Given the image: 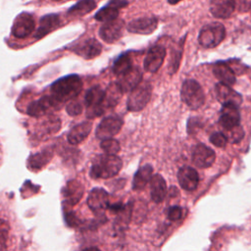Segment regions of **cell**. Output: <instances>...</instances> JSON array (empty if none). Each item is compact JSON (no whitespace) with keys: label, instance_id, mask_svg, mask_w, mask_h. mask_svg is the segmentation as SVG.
I'll return each mask as SVG.
<instances>
[{"label":"cell","instance_id":"6da1fadb","mask_svg":"<svg viewBox=\"0 0 251 251\" xmlns=\"http://www.w3.org/2000/svg\"><path fill=\"white\" fill-rule=\"evenodd\" d=\"M23 238V228L10 204L0 199V251L20 248Z\"/></svg>","mask_w":251,"mask_h":251},{"label":"cell","instance_id":"7a4b0ae2","mask_svg":"<svg viewBox=\"0 0 251 251\" xmlns=\"http://www.w3.org/2000/svg\"><path fill=\"white\" fill-rule=\"evenodd\" d=\"M122 160L113 154L98 156L91 167L90 176L94 178H109L116 176L122 169Z\"/></svg>","mask_w":251,"mask_h":251},{"label":"cell","instance_id":"3957f363","mask_svg":"<svg viewBox=\"0 0 251 251\" xmlns=\"http://www.w3.org/2000/svg\"><path fill=\"white\" fill-rule=\"evenodd\" d=\"M82 83L77 75H70L56 81L52 85V93L56 99L66 101L75 97L81 90Z\"/></svg>","mask_w":251,"mask_h":251},{"label":"cell","instance_id":"277c9868","mask_svg":"<svg viewBox=\"0 0 251 251\" xmlns=\"http://www.w3.org/2000/svg\"><path fill=\"white\" fill-rule=\"evenodd\" d=\"M182 101L192 110H197L205 102V94L201 85L194 79H186L181 86Z\"/></svg>","mask_w":251,"mask_h":251},{"label":"cell","instance_id":"5b68a950","mask_svg":"<svg viewBox=\"0 0 251 251\" xmlns=\"http://www.w3.org/2000/svg\"><path fill=\"white\" fill-rule=\"evenodd\" d=\"M226 37V28L221 23H211L204 25L198 35V42L205 48L218 46Z\"/></svg>","mask_w":251,"mask_h":251},{"label":"cell","instance_id":"8992f818","mask_svg":"<svg viewBox=\"0 0 251 251\" xmlns=\"http://www.w3.org/2000/svg\"><path fill=\"white\" fill-rule=\"evenodd\" d=\"M152 87L149 82H140L133 89L129 91V95L126 102L128 111L137 112L141 111L149 102L151 98Z\"/></svg>","mask_w":251,"mask_h":251},{"label":"cell","instance_id":"52a82bcc","mask_svg":"<svg viewBox=\"0 0 251 251\" xmlns=\"http://www.w3.org/2000/svg\"><path fill=\"white\" fill-rule=\"evenodd\" d=\"M105 91H103L99 86H94L89 89L85 96V104L87 107V116L94 118L100 116L104 112V102Z\"/></svg>","mask_w":251,"mask_h":251},{"label":"cell","instance_id":"ba28073f","mask_svg":"<svg viewBox=\"0 0 251 251\" xmlns=\"http://www.w3.org/2000/svg\"><path fill=\"white\" fill-rule=\"evenodd\" d=\"M124 28L125 22L117 18L115 20L105 22V24L99 29V35L104 41L113 43L122 37Z\"/></svg>","mask_w":251,"mask_h":251},{"label":"cell","instance_id":"9c48e42d","mask_svg":"<svg viewBox=\"0 0 251 251\" xmlns=\"http://www.w3.org/2000/svg\"><path fill=\"white\" fill-rule=\"evenodd\" d=\"M123 120L118 116H110L102 120L96 129V136L100 139L116 135L122 128Z\"/></svg>","mask_w":251,"mask_h":251},{"label":"cell","instance_id":"30bf717a","mask_svg":"<svg viewBox=\"0 0 251 251\" xmlns=\"http://www.w3.org/2000/svg\"><path fill=\"white\" fill-rule=\"evenodd\" d=\"M35 22L31 14L24 12L20 14L13 25L12 33L18 38H23L29 35L34 29Z\"/></svg>","mask_w":251,"mask_h":251},{"label":"cell","instance_id":"8fae6325","mask_svg":"<svg viewBox=\"0 0 251 251\" xmlns=\"http://www.w3.org/2000/svg\"><path fill=\"white\" fill-rule=\"evenodd\" d=\"M216 154L213 149L206 146L205 144H197L192 151V162L193 164L201 169L211 167L215 162Z\"/></svg>","mask_w":251,"mask_h":251},{"label":"cell","instance_id":"7c38bea8","mask_svg":"<svg viewBox=\"0 0 251 251\" xmlns=\"http://www.w3.org/2000/svg\"><path fill=\"white\" fill-rule=\"evenodd\" d=\"M166 57V49L161 45H155L149 49L144 59V69L149 73H156L162 66Z\"/></svg>","mask_w":251,"mask_h":251},{"label":"cell","instance_id":"4fadbf2b","mask_svg":"<svg viewBox=\"0 0 251 251\" xmlns=\"http://www.w3.org/2000/svg\"><path fill=\"white\" fill-rule=\"evenodd\" d=\"M158 25V20L155 17H141L132 20L127 24V30L132 33L150 34Z\"/></svg>","mask_w":251,"mask_h":251},{"label":"cell","instance_id":"5bb4252c","mask_svg":"<svg viewBox=\"0 0 251 251\" xmlns=\"http://www.w3.org/2000/svg\"><path fill=\"white\" fill-rule=\"evenodd\" d=\"M118 85L123 92H128L138 85L142 80V74L136 67H131L122 75H118Z\"/></svg>","mask_w":251,"mask_h":251},{"label":"cell","instance_id":"9a60e30c","mask_svg":"<svg viewBox=\"0 0 251 251\" xmlns=\"http://www.w3.org/2000/svg\"><path fill=\"white\" fill-rule=\"evenodd\" d=\"M219 122L224 129H227L239 125L240 114L238 111V106L230 103L223 104Z\"/></svg>","mask_w":251,"mask_h":251},{"label":"cell","instance_id":"2e32d148","mask_svg":"<svg viewBox=\"0 0 251 251\" xmlns=\"http://www.w3.org/2000/svg\"><path fill=\"white\" fill-rule=\"evenodd\" d=\"M127 4L128 2L126 0H111L108 5L95 14V19L104 23L115 20L119 16V10L126 7Z\"/></svg>","mask_w":251,"mask_h":251},{"label":"cell","instance_id":"e0dca14e","mask_svg":"<svg viewBox=\"0 0 251 251\" xmlns=\"http://www.w3.org/2000/svg\"><path fill=\"white\" fill-rule=\"evenodd\" d=\"M177 179L181 188L187 191L194 190L199 183L198 173L188 166H184L178 170Z\"/></svg>","mask_w":251,"mask_h":251},{"label":"cell","instance_id":"ac0fdd59","mask_svg":"<svg viewBox=\"0 0 251 251\" xmlns=\"http://www.w3.org/2000/svg\"><path fill=\"white\" fill-rule=\"evenodd\" d=\"M215 90H216L217 99L222 104L230 103V104H235L239 106V104L242 101L241 95L238 92L234 91L229 85H226L225 83H222V82L217 83Z\"/></svg>","mask_w":251,"mask_h":251},{"label":"cell","instance_id":"d6986e66","mask_svg":"<svg viewBox=\"0 0 251 251\" xmlns=\"http://www.w3.org/2000/svg\"><path fill=\"white\" fill-rule=\"evenodd\" d=\"M235 0H211L210 12L215 18L227 19L235 9Z\"/></svg>","mask_w":251,"mask_h":251},{"label":"cell","instance_id":"ffe728a7","mask_svg":"<svg viewBox=\"0 0 251 251\" xmlns=\"http://www.w3.org/2000/svg\"><path fill=\"white\" fill-rule=\"evenodd\" d=\"M87 203L91 210L102 211L109 206V195L102 188H94L88 196Z\"/></svg>","mask_w":251,"mask_h":251},{"label":"cell","instance_id":"44dd1931","mask_svg":"<svg viewBox=\"0 0 251 251\" xmlns=\"http://www.w3.org/2000/svg\"><path fill=\"white\" fill-rule=\"evenodd\" d=\"M150 194L155 203L162 202L167 195V185L164 177L160 175H154L150 178Z\"/></svg>","mask_w":251,"mask_h":251},{"label":"cell","instance_id":"7402d4cb","mask_svg":"<svg viewBox=\"0 0 251 251\" xmlns=\"http://www.w3.org/2000/svg\"><path fill=\"white\" fill-rule=\"evenodd\" d=\"M102 46L101 44L94 38H89L84 40L82 43L78 44L75 51L82 56L85 59H91L98 56L101 53Z\"/></svg>","mask_w":251,"mask_h":251},{"label":"cell","instance_id":"603a6c76","mask_svg":"<svg viewBox=\"0 0 251 251\" xmlns=\"http://www.w3.org/2000/svg\"><path fill=\"white\" fill-rule=\"evenodd\" d=\"M213 73L222 83H225L229 86L235 83L234 72L226 63L215 64L213 67Z\"/></svg>","mask_w":251,"mask_h":251},{"label":"cell","instance_id":"cb8c5ba5","mask_svg":"<svg viewBox=\"0 0 251 251\" xmlns=\"http://www.w3.org/2000/svg\"><path fill=\"white\" fill-rule=\"evenodd\" d=\"M153 174V168L150 165H145L140 167L135 173L132 180V189L141 190L150 181Z\"/></svg>","mask_w":251,"mask_h":251},{"label":"cell","instance_id":"d4e9b609","mask_svg":"<svg viewBox=\"0 0 251 251\" xmlns=\"http://www.w3.org/2000/svg\"><path fill=\"white\" fill-rule=\"evenodd\" d=\"M59 22H60L59 16L55 14H50L42 17L39 22V27L35 33V37L37 38L42 37L46 33L50 32L51 30L57 27V25H59Z\"/></svg>","mask_w":251,"mask_h":251},{"label":"cell","instance_id":"484cf974","mask_svg":"<svg viewBox=\"0 0 251 251\" xmlns=\"http://www.w3.org/2000/svg\"><path fill=\"white\" fill-rule=\"evenodd\" d=\"M91 130V124L90 123H82L75 127H74L70 134H69V140L70 142L75 144L81 142L90 132Z\"/></svg>","mask_w":251,"mask_h":251},{"label":"cell","instance_id":"4316f807","mask_svg":"<svg viewBox=\"0 0 251 251\" xmlns=\"http://www.w3.org/2000/svg\"><path fill=\"white\" fill-rule=\"evenodd\" d=\"M95 8L96 2L94 0H80L69 10V15L83 16L85 14H88Z\"/></svg>","mask_w":251,"mask_h":251},{"label":"cell","instance_id":"83f0119b","mask_svg":"<svg viewBox=\"0 0 251 251\" xmlns=\"http://www.w3.org/2000/svg\"><path fill=\"white\" fill-rule=\"evenodd\" d=\"M123 94V91L119 87L118 83H112L108 87V89L105 92V98L104 102H106L107 107H114L118 101L120 100L121 96Z\"/></svg>","mask_w":251,"mask_h":251},{"label":"cell","instance_id":"f1b7e54d","mask_svg":"<svg viewBox=\"0 0 251 251\" xmlns=\"http://www.w3.org/2000/svg\"><path fill=\"white\" fill-rule=\"evenodd\" d=\"M131 67L132 65H131L130 57L127 54H123L115 61L113 66V72L115 75H120Z\"/></svg>","mask_w":251,"mask_h":251},{"label":"cell","instance_id":"f546056e","mask_svg":"<svg viewBox=\"0 0 251 251\" xmlns=\"http://www.w3.org/2000/svg\"><path fill=\"white\" fill-rule=\"evenodd\" d=\"M223 133L226 135L227 142H231V143L239 142L244 136V130L240 125H237L227 129H224Z\"/></svg>","mask_w":251,"mask_h":251},{"label":"cell","instance_id":"4dcf8cb0","mask_svg":"<svg viewBox=\"0 0 251 251\" xmlns=\"http://www.w3.org/2000/svg\"><path fill=\"white\" fill-rule=\"evenodd\" d=\"M101 147L105 151L106 154H113L116 155L120 151V144L117 140L113 138H105L102 139Z\"/></svg>","mask_w":251,"mask_h":251},{"label":"cell","instance_id":"1f68e13d","mask_svg":"<svg viewBox=\"0 0 251 251\" xmlns=\"http://www.w3.org/2000/svg\"><path fill=\"white\" fill-rule=\"evenodd\" d=\"M210 141L215 146L220 147V148L226 147V145L227 143V139H226V135L223 132H214L213 134H211L210 135Z\"/></svg>","mask_w":251,"mask_h":251},{"label":"cell","instance_id":"d6a6232c","mask_svg":"<svg viewBox=\"0 0 251 251\" xmlns=\"http://www.w3.org/2000/svg\"><path fill=\"white\" fill-rule=\"evenodd\" d=\"M182 216V209L178 206L170 207L168 210V218L171 221H177Z\"/></svg>","mask_w":251,"mask_h":251},{"label":"cell","instance_id":"836d02e7","mask_svg":"<svg viewBox=\"0 0 251 251\" xmlns=\"http://www.w3.org/2000/svg\"><path fill=\"white\" fill-rule=\"evenodd\" d=\"M235 5L238 10L246 11L251 8V0H235Z\"/></svg>","mask_w":251,"mask_h":251},{"label":"cell","instance_id":"e575fe53","mask_svg":"<svg viewBox=\"0 0 251 251\" xmlns=\"http://www.w3.org/2000/svg\"><path fill=\"white\" fill-rule=\"evenodd\" d=\"M2 161H3V149H2V144L0 141V166L2 164Z\"/></svg>","mask_w":251,"mask_h":251},{"label":"cell","instance_id":"d590c367","mask_svg":"<svg viewBox=\"0 0 251 251\" xmlns=\"http://www.w3.org/2000/svg\"><path fill=\"white\" fill-rule=\"evenodd\" d=\"M179 1L181 0H168V3L171 5H175V4H177Z\"/></svg>","mask_w":251,"mask_h":251},{"label":"cell","instance_id":"8d00e7d4","mask_svg":"<svg viewBox=\"0 0 251 251\" xmlns=\"http://www.w3.org/2000/svg\"><path fill=\"white\" fill-rule=\"evenodd\" d=\"M56 1H58V0H56Z\"/></svg>","mask_w":251,"mask_h":251}]
</instances>
